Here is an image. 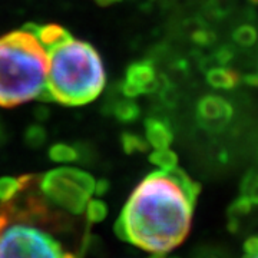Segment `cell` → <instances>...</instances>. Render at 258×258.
Here are the masks:
<instances>
[{
  "mask_svg": "<svg viewBox=\"0 0 258 258\" xmlns=\"http://www.w3.org/2000/svg\"><path fill=\"white\" fill-rule=\"evenodd\" d=\"M200 186L178 168L155 171L131 194L115 225L119 238L157 257L186 238Z\"/></svg>",
  "mask_w": 258,
  "mask_h": 258,
  "instance_id": "6da1fadb",
  "label": "cell"
},
{
  "mask_svg": "<svg viewBox=\"0 0 258 258\" xmlns=\"http://www.w3.org/2000/svg\"><path fill=\"white\" fill-rule=\"evenodd\" d=\"M66 217L53 211L39 188V176L28 175L9 201H0V258H78Z\"/></svg>",
  "mask_w": 258,
  "mask_h": 258,
  "instance_id": "7a4b0ae2",
  "label": "cell"
},
{
  "mask_svg": "<svg viewBox=\"0 0 258 258\" xmlns=\"http://www.w3.org/2000/svg\"><path fill=\"white\" fill-rule=\"evenodd\" d=\"M45 50L46 86L53 101L79 106L99 96L105 86V71L101 56L93 46L69 36Z\"/></svg>",
  "mask_w": 258,
  "mask_h": 258,
  "instance_id": "3957f363",
  "label": "cell"
},
{
  "mask_svg": "<svg viewBox=\"0 0 258 258\" xmlns=\"http://www.w3.org/2000/svg\"><path fill=\"white\" fill-rule=\"evenodd\" d=\"M46 76L47 53L32 32L23 29L0 37V106L37 98Z\"/></svg>",
  "mask_w": 258,
  "mask_h": 258,
  "instance_id": "277c9868",
  "label": "cell"
},
{
  "mask_svg": "<svg viewBox=\"0 0 258 258\" xmlns=\"http://www.w3.org/2000/svg\"><path fill=\"white\" fill-rule=\"evenodd\" d=\"M95 185L91 174L71 166L56 168L39 178L40 192L47 201L74 215L85 212L95 194Z\"/></svg>",
  "mask_w": 258,
  "mask_h": 258,
  "instance_id": "5b68a950",
  "label": "cell"
},
{
  "mask_svg": "<svg viewBox=\"0 0 258 258\" xmlns=\"http://www.w3.org/2000/svg\"><path fill=\"white\" fill-rule=\"evenodd\" d=\"M232 118V106L221 96H204L197 108L198 123L210 134H218L225 129Z\"/></svg>",
  "mask_w": 258,
  "mask_h": 258,
  "instance_id": "8992f818",
  "label": "cell"
},
{
  "mask_svg": "<svg viewBox=\"0 0 258 258\" xmlns=\"http://www.w3.org/2000/svg\"><path fill=\"white\" fill-rule=\"evenodd\" d=\"M157 86V74L151 62H137L131 64L126 72L122 92L126 98H135L142 93L152 92Z\"/></svg>",
  "mask_w": 258,
  "mask_h": 258,
  "instance_id": "52a82bcc",
  "label": "cell"
},
{
  "mask_svg": "<svg viewBox=\"0 0 258 258\" xmlns=\"http://www.w3.org/2000/svg\"><path fill=\"white\" fill-rule=\"evenodd\" d=\"M145 134H147L148 144L152 145L155 149L168 148L174 139L172 131L168 126V123L161 119H155V118L147 120Z\"/></svg>",
  "mask_w": 258,
  "mask_h": 258,
  "instance_id": "ba28073f",
  "label": "cell"
},
{
  "mask_svg": "<svg viewBox=\"0 0 258 258\" xmlns=\"http://www.w3.org/2000/svg\"><path fill=\"white\" fill-rule=\"evenodd\" d=\"M207 82L215 89H232L240 83V75L230 68H212L207 74Z\"/></svg>",
  "mask_w": 258,
  "mask_h": 258,
  "instance_id": "9c48e42d",
  "label": "cell"
},
{
  "mask_svg": "<svg viewBox=\"0 0 258 258\" xmlns=\"http://www.w3.org/2000/svg\"><path fill=\"white\" fill-rule=\"evenodd\" d=\"M26 176L28 175H22L19 178H12V176L0 178V201L12 200L23 188Z\"/></svg>",
  "mask_w": 258,
  "mask_h": 258,
  "instance_id": "30bf717a",
  "label": "cell"
},
{
  "mask_svg": "<svg viewBox=\"0 0 258 258\" xmlns=\"http://www.w3.org/2000/svg\"><path fill=\"white\" fill-rule=\"evenodd\" d=\"M149 161L157 166H159V169H172V168H176V164H178L176 155L168 148L155 149L149 155Z\"/></svg>",
  "mask_w": 258,
  "mask_h": 258,
  "instance_id": "8fae6325",
  "label": "cell"
},
{
  "mask_svg": "<svg viewBox=\"0 0 258 258\" xmlns=\"http://www.w3.org/2000/svg\"><path fill=\"white\" fill-rule=\"evenodd\" d=\"M113 113L122 122H132L138 118L139 108L138 105L129 98V99L116 102V105L113 108Z\"/></svg>",
  "mask_w": 258,
  "mask_h": 258,
  "instance_id": "7c38bea8",
  "label": "cell"
},
{
  "mask_svg": "<svg viewBox=\"0 0 258 258\" xmlns=\"http://www.w3.org/2000/svg\"><path fill=\"white\" fill-rule=\"evenodd\" d=\"M241 197L251 205L258 204V172H248L241 184Z\"/></svg>",
  "mask_w": 258,
  "mask_h": 258,
  "instance_id": "4fadbf2b",
  "label": "cell"
},
{
  "mask_svg": "<svg viewBox=\"0 0 258 258\" xmlns=\"http://www.w3.org/2000/svg\"><path fill=\"white\" fill-rule=\"evenodd\" d=\"M49 157L55 162H72L78 158V151L66 144H56L49 149Z\"/></svg>",
  "mask_w": 258,
  "mask_h": 258,
  "instance_id": "5bb4252c",
  "label": "cell"
},
{
  "mask_svg": "<svg viewBox=\"0 0 258 258\" xmlns=\"http://www.w3.org/2000/svg\"><path fill=\"white\" fill-rule=\"evenodd\" d=\"M120 141H122V148L126 154L145 152L148 149V142H145V139L141 138L139 135H135V134L125 132Z\"/></svg>",
  "mask_w": 258,
  "mask_h": 258,
  "instance_id": "9a60e30c",
  "label": "cell"
},
{
  "mask_svg": "<svg viewBox=\"0 0 258 258\" xmlns=\"http://www.w3.org/2000/svg\"><path fill=\"white\" fill-rule=\"evenodd\" d=\"M232 37H234L235 43L240 46H252L257 40V30L249 25H242L234 30Z\"/></svg>",
  "mask_w": 258,
  "mask_h": 258,
  "instance_id": "2e32d148",
  "label": "cell"
},
{
  "mask_svg": "<svg viewBox=\"0 0 258 258\" xmlns=\"http://www.w3.org/2000/svg\"><path fill=\"white\" fill-rule=\"evenodd\" d=\"M86 218L91 222H101L105 220L108 208L106 204L101 200H89V203L86 205Z\"/></svg>",
  "mask_w": 258,
  "mask_h": 258,
  "instance_id": "e0dca14e",
  "label": "cell"
},
{
  "mask_svg": "<svg viewBox=\"0 0 258 258\" xmlns=\"http://www.w3.org/2000/svg\"><path fill=\"white\" fill-rule=\"evenodd\" d=\"M46 139V132L45 129L39 125H33L26 131V144L29 147L32 148H37L40 147Z\"/></svg>",
  "mask_w": 258,
  "mask_h": 258,
  "instance_id": "ac0fdd59",
  "label": "cell"
},
{
  "mask_svg": "<svg viewBox=\"0 0 258 258\" xmlns=\"http://www.w3.org/2000/svg\"><path fill=\"white\" fill-rule=\"evenodd\" d=\"M194 40L198 45H210L214 40V35L208 30H198V32L194 33Z\"/></svg>",
  "mask_w": 258,
  "mask_h": 258,
  "instance_id": "d6986e66",
  "label": "cell"
},
{
  "mask_svg": "<svg viewBox=\"0 0 258 258\" xmlns=\"http://www.w3.org/2000/svg\"><path fill=\"white\" fill-rule=\"evenodd\" d=\"M108 189H109V182H108V181H105V179L98 181L96 185H95V194H96V195H103V194L106 192Z\"/></svg>",
  "mask_w": 258,
  "mask_h": 258,
  "instance_id": "ffe728a7",
  "label": "cell"
},
{
  "mask_svg": "<svg viewBox=\"0 0 258 258\" xmlns=\"http://www.w3.org/2000/svg\"><path fill=\"white\" fill-rule=\"evenodd\" d=\"M245 82L249 83V85H254V86H257L258 85V76L257 75H249V76H245V79H244Z\"/></svg>",
  "mask_w": 258,
  "mask_h": 258,
  "instance_id": "44dd1931",
  "label": "cell"
},
{
  "mask_svg": "<svg viewBox=\"0 0 258 258\" xmlns=\"http://www.w3.org/2000/svg\"><path fill=\"white\" fill-rule=\"evenodd\" d=\"M244 258H258V247L247 249V254H245V257Z\"/></svg>",
  "mask_w": 258,
  "mask_h": 258,
  "instance_id": "7402d4cb",
  "label": "cell"
},
{
  "mask_svg": "<svg viewBox=\"0 0 258 258\" xmlns=\"http://www.w3.org/2000/svg\"><path fill=\"white\" fill-rule=\"evenodd\" d=\"M251 2H252V3H258V0H251Z\"/></svg>",
  "mask_w": 258,
  "mask_h": 258,
  "instance_id": "603a6c76",
  "label": "cell"
},
{
  "mask_svg": "<svg viewBox=\"0 0 258 258\" xmlns=\"http://www.w3.org/2000/svg\"><path fill=\"white\" fill-rule=\"evenodd\" d=\"M155 258H157V257H155Z\"/></svg>",
  "mask_w": 258,
  "mask_h": 258,
  "instance_id": "cb8c5ba5",
  "label": "cell"
}]
</instances>
